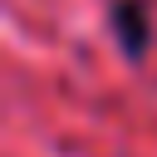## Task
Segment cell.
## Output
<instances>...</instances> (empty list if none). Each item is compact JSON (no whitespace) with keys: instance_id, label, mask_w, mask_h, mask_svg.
Instances as JSON below:
<instances>
[{"instance_id":"obj_1","label":"cell","mask_w":157,"mask_h":157,"mask_svg":"<svg viewBox=\"0 0 157 157\" xmlns=\"http://www.w3.org/2000/svg\"><path fill=\"white\" fill-rule=\"evenodd\" d=\"M113 29H118L128 59H142V54H147L152 29H147V5H142V0H118V5H113Z\"/></svg>"}]
</instances>
